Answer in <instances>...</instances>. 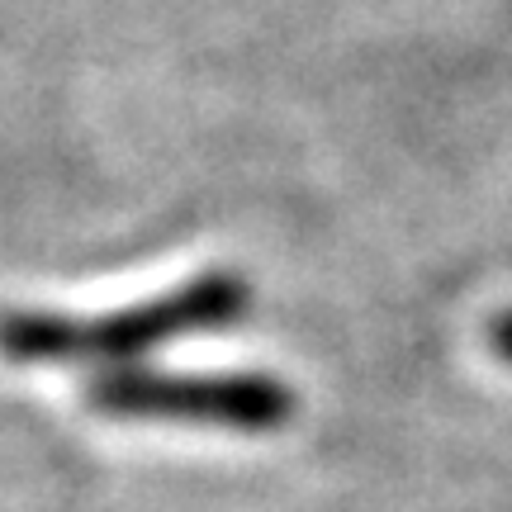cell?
Instances as JSON below:
<instances>
[{
    "instance_id": "obj_1",
    "label": "cell",
    "mask_w": 512,
    "mask_h": 512,
    "mask_svg": "<svg viewBox=\"0 0 512 512\" xmlns=\"http://www.w3.org/2000/svg\"><path fill=\"white\" fill-rule=\"evenodd\" d=\"M252 309V285L238 271H204L181 290L100 318L15 309L0 318V356L15 366H76V361H133L190 332L233 328Z\"/></svg>"
},
{
    "instance_id": "obj_2",
    "label": "cell",
    "mask_w": 512,
    "mask_h": 512,
    "mask_svg": "<svg viewBox=\"0 0 512 512\" xmlns=\"http://www.w3.org/2000/svg\"><path fill=\"white\" fill-rule=\"evenodd\" d=\"M86 403L119 422H181L242 437L285 432L299 413L290 380L271 370H138L114 366L86 384Z\"/></svg>"
},
{
    "instance_id": "obj_3",
    "label": "cell",
    "mask_w": 512,
    "mask_h": 512,
    "mask_svg": "<svg viewBox=\"0 0 512 512\" xmlns=\"http://www.w3.org/2000/svg\"><path fill=\"white\" fill-rule=\"evenodd\" d=\"M489 347H494L498 361L512 366V313H498L494 323H489Z\"/></svg>"
}]
</instances>
